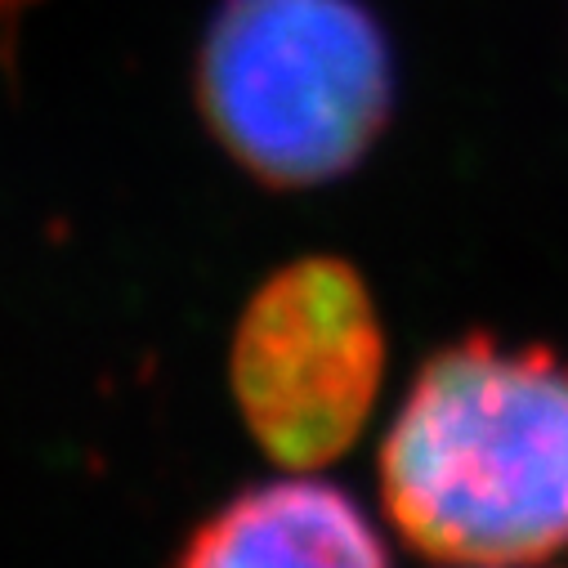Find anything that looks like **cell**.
Listing matches in <instances>:
<instances>
[{"label":"cell","mask_w":568,"mask_h":568,"mask_svg":"<svg viewBox=\"0 0 568 568\" xmlns=\"http://www.w3.org/2000/svg\"><path fill=\"white\" fill-rule=\"evenodd\" d=\"M381 501L444 564L519 568L568 550V363L493 336L439 349L381 444Z\"/></svg>","instance_id":"cell-1"},{"label":"cell","mask_w":568,"mask_h":568,"mask_svg":"<svg viewBox=\"0 0 568 568\" xmlns=\"http://www.w3.org/2000/svg\"><path fill=\"white\" fill-rule=\"evenodd\" d=\"M197 99L237 166L310 189L372 153L394 108V54L363 0H224Z\"/></svg>","instance_id":"cell-2"},{"label":"cell","mask_w":568,"mask_h":568,"mask_svg":"<svg viewBox=\"0 0 568 568\" xmlns=\"http://www.w3.org/2000/svg\"><path fill=\"white\" fill-rule=\"evenodd\" d=\"M385 332L354 264L305 255L268 273L246 301L229 381L255 444L292 475L345 457L376 407Z\"/></svg>","instance_id":"cell-3"},{"label":"cell","mask_w":568,"mask_h":568,"mask_svg":"<svg viewBox=\"0 0 568 568\" xmlns=\"http://www.w3.org/2000/svg\"><path fill=\"white\" fill-rule=\"evenodd\" d=\"M180 568H389V550L354 497L292 475L211 515Z\"/></svg>","instance_id":"cell-4"},{"label":"cell","mask_w":568,"mask_h":568,"mask_svg":"<svg viewBox=\"0 0 568 568\" xmlns=\"http://www.w3.org/2000/svg\"><path fill=\"white\" fill-rule=\"evenodd\" d=\"M448 568H470V564H448ZM519 568H537V564H519Z\"/></svg>","instance_id":"cell-5"}]
</instances>
